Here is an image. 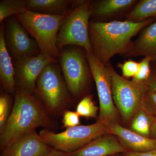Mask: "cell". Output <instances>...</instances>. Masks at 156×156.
I'll use <instances>...</instances> for the list:
<instances>
[{
	"mask_svg": "<svg viewBox=\"0 0 156 156\" xmlns=\"http://www.w3.org/2000/svg\"><path fill=\"white\" fill-rule=\"evenodd\" d=\"M35 93L16 87L14 105L8 121L0 131L2 151L23 135L39 127L53 131L57 124Z\"/></svg>",
	"mask_w": 156,
	"mask_h": 156,
	"instance_id": "1",
	"label": "cell"
},
{
	"mask_svg": "<svg viewBox=\"0 0 156 156\" xmlns=\"http://www.w3.org/2000/svg\"><path fill=\"white\" fill-rule=\"evenodd\" d=\"M156 20L154 17L139 22L91 21L89 35L93 54L100 63L106 66L113 56L128 53L133 44L132 38Z\"/></svg>",
	"mask_w": 156,
	"mask_h": 156,
	"instance_id": "2",
	"label": "cell"
},
{
	"mask_svg": "<svg viewBox=\"0 0 156 156\" xmlns=\"http://www.w3.org/2000/svg\"><path fill=\"white\" fill-rule=\"evenodd\" d=\"M68 14L49 15L27 10L23 14L15 16L35 40L41 53L57 59L59 56L56 46L57 35L62 23Z\"/></svg>",
	"mask_w": 156,
	"mask_h": 156,
	"instance_id": "3",
	"label": "cell"
},
{
	"mask_svg": "<svg viewBox=\"0 0 156 156\" xmlns=\"http://www.w3.org/2000/svg\"><path fill=\"white\" fill-rule=\"evenodd\" d=\"M57 62L50 63L39 76L34 93L50 114L58 115L71 101L69 92Z\"/></svg>",
	"mask_w": 156,
	"mask_h": 156,
	"instance_id": "4",
	"label": "cell"
},
{
	"mask_svg": "<svg viewBox=\"0 0 156 156\" xmlns=\"http://www.w3.org/2000/svg\"><path fill=\"white\" fill-rule=\"evenodd\" d=\"M91 3L90 1H82L64 20L57 35L56 46L58 51L66 46H73L93 53L89 35Z\"/></svg>",
	"mask_w": 156,
	"mask_h": 156,
	"instance_id": "5",
	"label": "cell"
},
{
	"mask_svg": "<svg viewBox=\"0 0 156 156\" xmlns=\"http://www.w3.org/2000/svg\"><path fill=\"white\" fill-rule=\"evenodd\" d=\"M108 133L109 131L106 124L97 121L92 125L66 128L60 133L44 129L39 134L42 140L54 149L69 153Z\"/></svg>",
	"mask_w": 156,
	"mask_h": 156,
	"instance_id": "6",
	"label": "cell"
},
{
	"mask_svg": "<svg viewBox=\"0 0 156 156\" xmlns=\"http://www.w3.org/2000/svg\"><path fill=\"white\" fill-rule=\"evenodd\" d=\"M106 66L111 74L115 105L123 122L129 125L134 115L145 104L147 89L144 84L128 80L120 76L110 62Z\"/></svg>",
	"mask_w": 156,
	"mask_h": 156,
	"instance_id": "7",
	"label": "cell"
},
{
	"mask_svg": "<svg viewBox=\"0 0 156 156\" xmlns=\"http://www.w3.org/2000/svg\"><path fill=\"white\" fill-rule=\"evenodd\" d=\"M58 60L66 83L74 98L80 96L91 72L83 48L68 46L59 50Z\"/></svg>",
	"mask_w": 156,
	"mask_h": 156,
	"instance_id": "8",
	"label": "cell"
},
{
	"mask_svg": "<svg viewBox=\"0 0 156 156\" xmlns=\"http://www.w3.org/2000/svg\"><path fill=\"white\" fill-rule=\"evenodd\" d=\"M91 74L97 88L99 102L97 121L106 124L119 123L120 116L115 105L112 91V79L106 66L100 63L93 53L85 51Z\"/></svg>",
	"mask_w": 156,
	"mask_h": 156,
	"instance_id": "9",
	"label": "cell"
},
{
	"mask_svg": "<svg viewBox=\"0 0 156 156\" xmlns=\"http://www.w3.org/2000/svg\"><path fill=\"white\" fill-rule=\"evenodd\" d=\"M16 17L7 20L5 26V41L9 54L14 61L41 53L35 40L31 38Z\"/></svg>",
	"mask_w": 156,
	"mask_h": 156,
	"instance_id": "10",
	"label": "cell"
},
{
	"mask_svg": "<svg viewBox=\"0 0 156 156\" xmlns=\"http://www.w3.org/2000/svg\"><path fill=\"white\" fill-rule=\"evenodd\" d=\"M57 61L56 58L42 53L14 61L16 87L34 93L37 80L42 71L48 65Z\"/></svg>",
	"mask_w": 156,
	"mask_h": 156,
	"instance_id": "11",
	"label": "cell"
},
{
	"mask_svg": "<svg viewBox=\"0 0 156 156\" xmlns=\"http://www.w3.org/2000/svg\"><path fill=\"white\" fill-rule=\"evenodd\" d=\"M54 150L44 142L34 130L5 148L1 156H43Z\"/></svg>",
	"mask_w": 156,
	"mask_h": 156,
	"instance_id": "12",
	"label": "cell"
},
{
	"mask_svg": "<svg viewBox=\"0 0 156 156\" xmlns=\"http://www.w3.org/2000/svg\"><path fill=\"white\" fill-rule=\"evenodd\" d=\"M127 151L114 135L108 133L77 150L66 154L67 156H111Z\"/></svg>",
	"mask_w": 156,
	"mask_h": 156,
	"instance_id": "13",
	"label": "cell"
},
{
	"mask_svg": "<svg viewBox=\"0 0 156 156\" xmlns=\"http://www.w3.org/2000/svg\"><path fill=\"white\" fill-rule=\"evenodd\" d=\"M106 125L109 133L114 135L128 151L141 153L156 149L154 140L136 134L129 128L123 127L119 123L111 122Z\"/></svg>",
	"mask_w": 156,
	"mask_h": 156,
	"instance_id": "14",
	"label": "cell"
},
{
	"mask_svg": "<svg viewBox=\"0 0 156 156\" xmlns=\"http://www.w3.org/2000/svg\"><path fill=\"white\" fill-rule=\"evenodd\" d=\"M126 56H144L156 61V20L144 27L139 37L133 42Z\"/></svg>",
	"mask_w": 156,
	"mask_h": 156,
	"instance_id": "15",
	"label": "cell"
},
{
	"mask_svg": "<svg viewBox=\"0 0 156 156\" xmlns=\"http://www.w3.org/2000/svg\"><path fill=\"white\" fill-rule=\"evenodd\" d=\"M5 26L3 23L0 28V79L3 88L14 95L16 90L15 70L5 41Z\"/></svg>",
	"mask_w": 156,
	"mask_h": 156,
	"instance_id": "16",
	"label": "cell"
},
{
	"mask_svg": "<svg viewBox=\"0 0 156 156\" xmlns=\"http://www.w3.org/2000/svg\"><path fill=\"white\" fill-rule=\"evenodd\" d=\"M82 1L72 0H26L28 11L49 15L69 14Z\"/></svg>",
	"mask_w": 156,
	"mask_h": 156,
	"instance_id": "17",
	"label": "cell"
},
{
	"mask_svg": "<svg viewBox=\"0 0 156 156\" xmlns=\"http://www.w3.org/2000/svg\"><path fill=\"white\" fill-rule=\"evenodd\" d=\"M136 1L134 0H102L91 4L92 15L99 17L114 15L127 10Z\"/></svg>",
	"mask_w": 156,
	"mask_h": 156,
	"instance_id": "18",
	"label": "cell"
},
{
	"mask_svg": "<svg viewBox=\"0 0 156 156\" xmlns=\"http://www.w3.org/2000/svg\"><path fill=\"white\" fill-rule=\"evenodd\" d=\"M154 117L145 104L132 118L129 129L139 135L151 138V129Z\"/></svg>",
	"mask_w": 156,
	"mask_h": 156,
	"instance_id": "19",
	"label": "cell"
},
{
	"mask_svg": "<svg viewBox=\"0 0 156 156\" xmlns=\"http://www.w3.org/2000/svg\"><path fill=\"white\" fill-rule=\"evenodd\" d=\"M154 17H156V0H142L127 15L126 20L139 22Z\"/></svg>",
	"mask_w": 156,
	"mask_h": 156,
	"instance_id": "20",
	"label": "cell"
},
{
	"mask_svg": "<svg viewBox=\"0 0 156 156\" xmlns=\"http://www.w3.org/2000/svg\"><path fill=\"white\" fill-rule=\"evenodd\" d=\"M27 10L26 0H1L0 1V22L13 15L21 14Z\"/></svg>",
	"mask_w": 156,
	"mask_h": 156,
	"instance_id": "21",
	"label": "cell"
},
{
	"mask_svg": "<svg viewBox=\"0 0 156 156\" xmlns=\"http://www.w3.org/2000/svg\"><path fill=\"white\" fill-rule=\"evenodd\" d=\"M98 108L95 105L92 95L85 96L78 104L76 112L80 116L86 118H95Z\"/></svg>",
	"mask_w": 156,
	"mask_h": 156,
	"instance_id": "22",
	"label": "cell"
},
{
	"mask_svg": "<svg viewBox=\"0 0 156 156\" xmlns=\"http://www.w3.org/2000/svg\"><path fill=\"white\" fill-rule=\"evenodd\" d=\"M151 61L149 57H144L139 63L138 71L132 81L140 84H145L151 76L150 64Z\"/></svg>",
	"mask_w": 156,
	"mask_h": 156,
	"instance_id": "23",
	"label": "cell"
},
{
	"mask_svg": "<svg viewBox=\"0 0 156 156\" xmlns=\"http://www.w3.org/2000/svg\"><path fill=\"white\" fill-rule=\"evenodd\" d=\"M11 96L8 93H2L0 96V131L5 125L10 113Z\"/></svg>",
	"mask_w": 156,
	"mask_h": 156,
	"instance_id": "24",
	"label": "cell"
},
{
	"mask_svg": "<svg viewBox=\"0 0 156 156\" xmlns=\"http://www.w3.org/2000/svg\"><path fill=\"white\" fill-rule=\"evenodd\" d=\"M139 63L130 59L124 63H119L118 67L122 71L123 77H134L136 75L139 68Z\"/></svg>",
	"mask_w": 156,
	"mask_h": 156,
	"instance_id": "25",
	"label": "cell"
},
{
	"mask_svg": "<svg viewBox=\"0 0 156 156\" xmlns=\"http://www.w3.org/2000/svg\"><path fill=\"white\" fill-rule=\"evenodd\" d=\"M80 116L76 112L65 111L62 118L63 128H69L80 126Z\"/></svg>",
	"mask_w": 156,
	"mask_h": 156,
	"instance_id": "26",
	"label": "cell"
},
{
	"mask_svg": "<svg viewBox=\"0 0 156 156\" xmlns=\"http://www.w3.org/2000/svg\"><path fill=\"white\" fill-rule=\"evenodd\" d=\"M145 104L152 113L156 116V92L147 89Z\"/></svg>",
	"mask_w": 156,
	"mask_h": 156,
	"instance_id": "27",
	"label": "cell"
},
{
	"mask_svg": "<svg viewBox=\"0 0 156 156\" xmlns=\"http://www.w3.org/2000/svg\"><path fill=\"white\" fill-rule=\"evenodd\" d=\"M124 156H156V149L145 152L137 153L127 151L122 153Z\"/></svg>",
	"mask_w": 156,
	"mask_h": 156,
	"instance_id": "28",
	"label": "cell"
},
{
	"mask_svg": "<svg viewBox=\"0 0 156 156\" xmlns=\"http://www.w3.org/2000/svg\"><path fill=\"white\" fill-rule=\"evenodd\" d=\"M144 84L148 90L156 92V73L151 75L150 77Z\"/></svg>",
	"mask_w": 156,
	"mask_h": 156,
	"instance_id": "29",
	"label": "cell"
},
{
	"mask_svg": "<svg viewBox=\"0 0 156 156\" xmlns=\"http://www.w3.org/2000/svg\"><path fill=\"white\" fill-rule=\"evenodd\" d=\"M151 138L156 141V116H155L151 131Z\"/></svg>",
	"mask_w": 156,
	"mask_h": 156,
	"instance_id": "30",
	"label": "cell"
},
{
	"mask_svg": "<svg viewBox=\"0 0 156 156\" xmlns=\"http://www.w3.org/2000/svg\"><path fill=\"white\" fill-rule=\"evenodd\" d=\"M43 156H67L65 153L54 150L50 153Z\"/></svg>",
	"mask_w": 156,
	"mask_h": 156,
	"instance_id": "31",
	"label": "cell"
},
{
	"mask_svg": "<svg viewBox=\"0 0 156 156\" xmlns=\"http://www.w3.org/2000/svg\"><path fill=\"white\" fill-rule=\"evenodd\" d=\"M111 156H124L122 154H118Z\"/></svg>",
	"mask_w": 156,
	"mask_h": 156,
	"instance_id": "32",
	"label": "cell"
}]
</instances>
